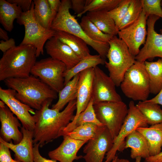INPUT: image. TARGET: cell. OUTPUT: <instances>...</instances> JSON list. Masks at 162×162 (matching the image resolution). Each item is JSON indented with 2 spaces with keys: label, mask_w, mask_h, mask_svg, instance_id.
<instances>
[{
  "label": "cell",
  "mask_w": 162,
  "mask_h": 162,
  "mask_svg": "<svg viewBox=\"0 0 162 162\" xmlns=\"http://www.w3.org/2000/svg\"><path fill=\"white\" fill-rule=\"evenodd\" d=\"M52 102H45L39 110L35 111L34 115L35 124L33 131V144L38 143L40 147L62 136L63 130L75 116L76 100L69 102L61 112L49 108Z\"/></svg>",
  "instance_id": "cell-1"
},
{
  "label": "cell",
  "mask_w": 162,
  "mask_h": 162,
  "mask_svg": "<svg viewBox=\"0 0 162 162\" xmlns=\"http://www.w3.org/2000/svg\"><path fill=\"white\" fill-rule=\"evenodd\" d=\"M4 81L9 88L16 92L17 99L36 110H39L45 102L52 101L58 97V93L32 75L24 78H8Z\"/></svg>",
  "instance_id": "cell-2"
},
{
  "label": "cell",
  "mask_w": 162,
  "mask_h": 162,
  "mask_svg": "<svg viewBox=\"0 0 162 162\" xmlns=\"http://www.w3.org/2000/svg\"><path fill=\"white\" fill-rule=\"evenodd\" d=\"M36 48L31 45H20L4 53L0 60V81L30 75L36 61Z\"/></svg>",
  "instance_id": "cell-3"
},
{
  "label": "cell",
  "mask_w": 162,
  "mask_h": 162,
  "mask_svg": "<svg viewBox=\"0 0 162 162\" xmlns=\"http://www.w3.org/2000/svg\"><path fill=\"white\" fill-rule=\"evenodd\" d=\"M71 0H62L59 11L51 26L55 31H61L72 34L83 40L106 60L109 48L108 42L96 41L90 38L85 33L75 16L70 12Z\"/></svg>",
  "instance_id": "cell-4"
},
{
  "label": "cell",
  "mask_w": 162,
  "mask_h": 162,
  "mask_svg": "<svg viewBox=\"0 0 162 162\" xmlns=\"http://www.w3.org/2000/svg\"><path fill=\"white\" fill-rule=\"evenodd\" d=\"M108 43L109 48L106 56L108 61H106L105 64L109 76L116 86H119L126 72L136 60L124 42L116 36L113 37Z\"/></svg>",
  "instance_id": "cell-5"
},
{
  "label": "cell",
  "mask_w": 162,
  "mask_h": 162,
  "mask_svg": "<svg viewBox=\"0 0 162 162\" xmlns=\"http://www.w3.org/2000/svg\"><path fill=\"white\" fill-rule=\"evenodd\" d=\"M120 86L124 94L133 101L147 100L150 93V84L144 62L136 61L126 72Z\"/></svg>",
  "instance_id": "cell-6"
},
{
  "label": "cell",
  "mask_w": 162,
  "mask_h": 162,
  "mask_svg": "<svg viewBox=\"0 0 162 162\" xmlns=\"http://www.w3.org/2000/svg\"><path fill=\"white\" fill-rule=\"evenodd\" d=\"M34 6L33 1L30 9L22 12L16 19V22L23 25L25 28L24 36L20 45H31L34 46L37 57L44 54L45 44L54 36L56 31L44 28L36 20L34 14Z\"/></svg>",
  "instance_id": "cell-7"
},
{
  "label": "cell",
  "mask_w": 162,
  "mask_h": 162,
  "mask_svg": "<svg viewBox=\"0 0 162 162\" xmlns=\"http://www.w3.org/2000/svg\"><path fill=\"white\" fill-rule=\"evenodd\" d=\"M93 107L97 119L108 128L114 140L128 114L127 105L122 101L103 102L93 104Z\"/></svg>",
  "instance_id": "cell-8"
},
{
  "label": "cell",
  "mask_w": 162,
  "mask_h": 162,
  "mask_svg": "<svg viewBox=\"0 0 162 162\" xmlns=\"http://www.w3.org/2000/svg\"><path fill=\"white\" fill-rule=\"evenodd\" d=\"M67 70L64 63L50 57L36 61L31 74L58 93L64 86V74Z\"/></svg>",
  "instance_id": "cell-9"
},
{
  "label": "cell",
  "mask_w": 162,
  "mask_h": 162,
  "mask_svg": "<svg viewBox=\"0 0 162 162\" xmlns=\"http://www.w3.org/2000/svg\"><path fill=\"white\" fill-rule=\"evenodd\" d=\"M148 124L142 114L138 109L133 100L129 104L128 114L118 134L113 140V146L106 154L104 162H111L116 156L117 152L124 150L127 136L134 130L140 127H148Z\"/></svg>",
  "instance_id": "cell-10"
},
{
  "label": "cell",
  "mask_w": 162,
  "mask_h": 162,
  "mask_svg": "<svg viewBox=\"0 0 162 162\" xmlns=\"http://www.w3.org/2000/svg\"><path fill=\"white\" fill-rule=\"evenodd\" d=\"M92 98L93 104L103 102L122 101L114 82L98 66L93 68Z\"/></svg>",
  "instance_id": "cell-11"
},
{
  "label": "cell",
  "mask_w": 162,
  "mask_h": 162,
  "mask_svg": "<svg viewBox=\"0 0 162 162\" xmlns=\"http://www.w3.org/2000/svg\"><path fill=\"white\" fill-rule=\"evenodd\" d=\"M16 92L10 88L4 89L0 87V99L8 106L20 121L22 127L33 131L35 127V119L34 109L17 99Z\"/></svg>",
  "instance_id": "cell-12"
},
{
  "label": "cell",
  "mask_w": 162,
  "mask_h": 162,
  "mask_svg": "<svg viewBox=\"0 0 162 162\" xmlns=\"http://www.w3.org/2000/svg\"><path fill=\"white\" fill-rule=\"evenodd\" d=\"M113 143L109 130L104 125L100 126L95 136L88 141L83 148L86 162H103L105 155L112 148Z\"/></svg>",
  "instance_id": "cell-13"
},
{
  "label": "cell",
  "mask_w": 162,
  "mask_h": 162,
  "mask_svg": "<svg viewBox=\"0 0 162 162\" xmlns=\"http://www.w3.org/2000/svg\"><path fill=\"white\" fill-rule=\"evenodd\" d=\"M147 19L142 11L135 22L119 31L118 33V38L124 42L130 53L135 57L139 53L140 46L146 42Z\"/></svg>",
  "instance_id": "cell-14"
},
{
  "label": "cell",
  "mask_w": 162,
  "mask_h": 162,
  "mask_svg": "<svg viewBox=\"0 0 162 162\" xmlns=\"http://www.w3.org/2000/svg\"><path fill=\"white\" fill-rule=\"evenodd\" d=\"M160 18L154 15H150L148 18L146 42L135 57L136 61L144 62L147 59L152 60L155 57L162 58V34L158 33L154 28L156 22Z\"/></svg>",
  "instance_id": "cell-15"
},
{
  "label": "cell",
  "mask_w": 162,
  "mask_h": 162,
  "mask_svg": "<svg viewBox=\"0 0 162 162\" xmlns=\"http://www.w3.org/2000/svg\"><path fill=\"white\" fill-rule=\"evenodd\" d=\"M93 68L80 73L76 100V112L73 120L63 130L64 133L70 132L79 115L86 108L92 98Z\"/></svg>",
  "instance_id": "cell-16"
},
{
  "label": "cell",
  "mask_w": 162,
  "mask_h": 162,
  "mask_svg": "<svg viewBox=\"0 0 162 162\" xmlns=\"http://www.w3.org/2000/svg\"><path fill=\"white\" fill-rule=\"evenodd\" d=\"M18 120L5 104L0 100V137L5 141L10 142L13 140L14 144H17L22 140L23 134L19 129L21 127Z\"/></svg>",
  "instance_id": "cell-17"
},
{
  "label": "cell",
  "mask_w": 162,
  "mask_h": 162,
  "mask_svg": "<svg viewBox=\"0 0 162 162\" xmlns=\"http://www.w3.org/2000/svg\"><path fill=\"white\" fill-rule=\"evenodd\" d=\"M44 47L50 57L65 64L67 70L73 67L81 59L68 46L55 36L47 40Z\"/></svg>",
  "instance_id": "cell-18"
},
{
  "label": "cell",
  "mask_w": 162,
  "mask_h": 162,
  "mask_svg": "<svg viewBox=\"0 0 162 162\" xmlns=\"http://www.w3.org/2000/svg\"><path fill=\"white\" fill-rule=\"evenodd\" d=\"M63 140L60 145L55 149L49 152V157L52 159L60 162H73L83 157L77 156V152L86 141L74 139L67 134L63 136Z\"/></svg>",
  "instance_id": "cell-19"
},
{
  "label": "cell",
  "mask_w": 162,
  "mask_h": 162,
  "mask_svg": "<svg viewBox=\"0 0 162 162\" xmlns=\"http://www.w3.org/2000/svg\"><path fill=\"white\" fill-rule=\"evenodd\" d=\"M23 137L20 142L14 144L12 141L7 142L0 137V142L8 146L15 153V158L21 162H34L33 158V131L24 127L21 128Z\"/></svg>",
  "instance_id": "cell-20"
},
{
  "label": "cell",
  "mask_w": 162,
  "mask_h": 162,
  "mask_svg": "<svg viewBox=\"0 0 162 162\" xmlns=\"http://www.w3.org/2000/svg\"><path fill=\"white\" fill-rule=\"evenodd\" d=\"M130 148V157L133 159L137 157L146 158L150 156L147 141L145 137L136 130L128 135L125 140L124 149Z\"/></svg>",
  "instance_id": "cell-21"
},
{
  "label": "cell",
  "mask_w": 162,
  "mask_h": 162,
  "mask_svg": "<svg viewBox=\"0 0 162 162\" xmlns=\"http://www.w3.org/2000/svg\"><path fill=\"white\" fill-rule=\"evenodd\" d=\"M136 130L146 139L148 146L150 156L160 153L162 148V123L151 125L149 127H140Z\"/></svg>",
  "instance_id": "cell-22"
},
{
  "label": "cell",
  "mask_w": 162,
  "mask_h": 162,
  "mask_svg": "<svg viewBox=\"0 0 162 162\" xmlns=\"http://www.w3.org/2000/svg\"><path fill=\"white\" fill-rule=\"evenodd\" d=\"M22 10L16 4L7 0H0V22L4 29L11 32L14 28V22L21 15Z\"/></svg>",
  "instance_id": "cell-23"
},
{
  "label": "cell",
  "mask_w": 162,
  "mask_h": 162,
  "mask_svg": "<svg viewBox=\"0 0 162 162\" xmlns=\"http://www.w3.org/2000/svg\"><path fill=\"white\" fill-rule=\"evenodd\" d=\"M86 15L103 33L112 37L118 35L119 30L108 12H88Z\"/></svg>",
  "instance_id": "cell-24"
},
{
  "label": "cell",
  "mask_w": 162,
  "mask_h": 162,
  "mask_svg": "<svg viewBox=\"0 0 162 162\" xmlns=\"http://www.w3.org/2000/svg\"><path fill=\"white\" fill-rule=\"evenodd\" d=\"M54 36L68 46L81 58L90 54L87 44L80 38L72 34L61 31H56Z\"/></svg>",
  "instance_id": "cell-25"
},
{
  "label": "cell",
  "mask_w": 162,
  "mask_h": 162,
  "mask_svg": "<svg viewBox=\"0 0 162 162\" xmlns=\"http://www.w3.org/2000/svg\"><path fill=\"white\" fill-rule=\"evenodd\" d=\"M106 60L99 55H89L81 59L71 68L66 70L64 74V86L75 76L87 69L94 68L99 64H105Z\"/></svg>",
  "instance_id": "cell-26"
},
{
  "label": "cell",
  "mask_w": 162,
  "mask_h": 162,
  "mask_svg": "<svg viewBox=\"0 0 162 162\" xmlns=\"http://www.w3.org/2000/svg\"><path fill=\"white\" fill-rule=\"evenodd\" d=\"M148 76L150 93L157 94L162 88V58L155 62H144Z\"/></svg>",
  "instance_id": "cell-27"
},
{
  "label": "cell",
  "mask_w": 162,
  "mask_h": 162,
  "mask_svg": "<svg viewBox=\"0 0 162 162\" xmlns=\"http://www.w3.org/2000/svg\"><path fill=\"white\" fill-rule=\"evenodd\" d=\"M79 77L80 73L74 76L59 92L58 100L52 109L60 111L69 102L76 99Z\"/></svg>",
  "instance_id": "cell-28"
},
{
  "label": "cell",
  "mask_w": 162,
  "mask_h": 162,
  "mask_svg": "<svg viewBox=\"0 0 162 162\" xmlns=\"http://www.w3.org/2000/svg\"><path fill=\"white\" fill-rule=\"evenodd\" d=\"M136 106L148 124L152 125L162 123V109L159 104L146 100L139 101Z\"/></svg>",
  "instance_id": "cell-29"
},
{
  "label": "cell",
  "mask_w": 162,
  "mask_h": 162,
  "mask_svg": "<svg viewBox=\"0 0 162 162\" xmlns=\"http://www.w3.org/2000/svg\"><path fill=\"white\" fill-rule=\"evenodd\" d=\"M34 14L36 20L43 27L51 29L53 20L48 0H34Z\"/></svg>",
  "instance_id": "cell-30"
},
{
  "label": "cell",
  "mask_w": 162,
  "mask_h": 162,
  "mask_svg": "<svg viewBox=\"0 0 162 162\" xmlns=\"http://www.w3.org/2000/svg\"><path fill=\"white\" fill-rule=\"evenodd\" d=\"M80 24L87 36L94 40L102 42H108L112 37L101 31L86 15L82 17Z\"/></svg>",
  "instance_id": "cell-31"
},
{
  "label": "cell",
  "mask_w": 162,
  "mask_h": 162,
  "mask_svg": "<svg viewBox=\"0 0 162 162\" xmlns=\"http://www.w3.org/2000/svg\"><path fill=\"white\" fill-rule=\"evenodd\" d=\"M101 126L93 123H87L78 126L65 134L76 140L88 142L95 136Z\"/></svg>",
  "instance_id": "cell-32"
},
{
  "label": "cell",
  "mask_w": 162,
  "mask_h": 162,
  "mask_svg": "<svg viewBox=\"0 0 162 162\" xmlns=\"http://www.w3.org/2000/svg\"><path fill=\"white\" fill-rule=\"evenodd\" d=\"M142 11V0H131L128 11L118 26L119 31L135 22L140 16Z\"/></svg>",
  "instance_id": "cell-33"
},
{
  "label": "cell",
  "mask_w": 162,
  "mask_h": 162,
  "mask_svg": "<svg viewBox=\"0 0 162 162\" xmlns=\"http://www.w3.org/2000/svg\"><path fill=\"white\" fill-rule=\"evenodd\" d=\"M121 0H90V2L86 6L84 11L77 15L78 17H81L83 14L88 12L100 11L109 12L116 8Z\"/></svg>",
  "instance_id": "cell-34"
},
{
  "label": "cell",
  "mask_w": 162,
  "mask_h": 162,
  "mask_svg": "<svg viewBox=\"0 0 162 162\" xmlns=\"http://www.w3.org/2000/svg\"><path fill=\"white\" fill-rule=\"evenodd\" d=\"M87 123H93L99 126L104 125L96 117L92 98L86 108L78 117L70 132L78 126Z\"/></svg>",
  "instance_id": "cell-35"
},
{
  "label": "cell",
  "mask_w": 162,
  "mask_h": 162,
  "mask_svg": "<svg viewBox=\"0 0 162 162\" xmlns=\"http://www.w3.org/2000/svg\"><path fill=\"white\" fill-rule=\"evenodd\" d=\"M131 1L121 0L116 8L108 12L109 14L114 21L118 28L121 22L128 10Z\"/></svg>",
  "instance_id": "cell-36"
},
{
  "label": "cell",
  "mask_w": 162,
  "mask_h": 162,
  "mask_svg": "<svg viewBox=\"0 0 162 162\" xmlns=\"http://www.w3.org/2000/svg\"><path fill=\"white\" fill-rule=\"evenodd\" d=\"M142 11L148 19L151 15L162 18V8L161 0H142Z\"/></svg>",
  "instance_id": "cell-37"
},
{
  "label": "cell",
  "mask_w": 162,
  "mask_h": 162,
  "mask_svg": "<svg viewBox=\"0 0 162 162\" xmlns=\"http://www.w3.org/2000/svg\"><path fill=\"white\" fill-rule=\"evenodd\" d=\"M10 148L6 146L0 142V162H14L11 155Z\"/></svg>",
  "instance_id": "cell-38"
},
{
  "label": "cell",
  "mask_w": 162,
  "mask_h": 162,
  "mask_svg": "<svg viewBox=\"0 0 162 162\" xmlns=\"http://www.w3.org/2000/svg\"><path fill=\"white\" fill-rule=\"evenodd\" d=\"M88 0H71V8L77 15L81 14L88 4Z\"/></svg>",
  "instance_id": "cell-39"
},
{
  "label": "cell",
  "mask_w": 162,
  "mask_h": 162,
  "mask_svg": "<svg viewBox=\"0 0 162 162\" xmlns=\"http://www.w3.org/2000/svg\"><path fill=\"white\" fill-rule=\"evenodd\" d=\"M38 143L34 144L33 145V152L34 162H56V160L53 159H49L42 157L40 154Z\"/></svg>",
  "instance_id": "cell-40"
},
{
  "label": "cell",
  "mask_w": 162,
  "mask_h": 162,
  "mask_svg": "<svg viewBox=\"0 0 162 162\" xmlns=\"http://www.w3.org/2000/svg\"><path fill=\"white\" fill-rule=\"evenodd\" d=\"M10 3L16 4L20 7L23 12H26L29 10L31 7L33 2L32 0H7Z\"/></svg>",
  "instance_id": "cell-41"
},
{
  "label": "cell",
  "mask_w": 162,
  "mask_h": 162,
  "mask_svg": "<svg viewBox=\"0 0 162 162\" xmlns=\"http://www.w3.org/2000/svg\"><path fill=\"white\" fill-rule=\"evenodd\" d=\"M48 2L50 8L53 21L59 11L61 1L60 0H48Z\"/></svg>",
  "instance_id": "cell-42"
},
{
  "label": "cell",
  "mask_w": 162,
  "mask_h": 162,
  "mask_svg": "<svg viewBox=\"0 0 162 162\" xmlns=\"http://www.w3.org/2000/svg\"><path fill=\"white\" fill-rule=\"evenodd\" d=\"M16 46L15 40L13 38L7 40H1L0 41V50L3 53Z\"/></svg>",
  "instance_id": "cell-43"
},
{
  "label": "cell",
  "mask_w": 162,
  "mask_h": 162,
  "mask_svg": "<svg viewBox=\"0 0 162 162\" xmlns=\"http://www.w3.org/2000/svg\"><path fill=\"white\" fill-rule=\"evenodd\" d=\"M145 162H162V151L159 154L150 156L145 159Z\"/></svg>",
  "instance_id": "cell-44"
},
{
  "label": "cell",
  "mask_w": 162,
  "mask_h": 162,
  "mask_svg": "<svg viewBox=\"0 0 162 162\" xmlns=\"http://www.w3.org/2000/svg\"><path fill=\"white\" fill-rule=\"evenodd\" d=\"M149 102L157 104L162 106V88L157 95L152 98L147 100Z\"/></svg>",
  "instance_id": "cell-45"
},
{
  "label": "cell",
  "mask_w": 162,
  "mask_h": 162,
  "mask_svg": "<svg viewBox=\"0 0 162 162\" xmlns=\"http://www.w3.org/2000/svg\"><path fill=\"white\" fill-rule=\"evenodd\" d=\"M0 38L4 40L9 39L7 32L1 28H0Z\"/></svg>",
  "instance_id": "cell-46"
},
{
  "label": "cell",
  "mask_w": 162,
  "mask_h": 162,
  "mask_svg": "<svg viewBox=\"0 0 162 162\" xmlns=\"http://www.w3.org/2000/svg\"><path fill=\"white\" fill-rule=\"evenodd\" d=\"M116 162H130V161L127 159L124 158L119 159L118 158Z\"/></svg>",
  "instance_id": "cell-47"
},
{
  "label": "cell",
  "mask_w": 162,
  "mask_h": 162,
  "mask_svg": "<svg viewBox=\"0 0 162 162\" xmlns=\"http://www.w3.org/2000/svg\"><path fill=\"white\" fill-rule=\"evenodd\" d=\"M142 158L141 157H137L135 159V162H141Z\"/></svg>",
  "instance_id": "cell-48"
},
{
  "label": "cell",
  "mask_w": 162,
  "mask_h": 162,
  "mask_svg": "<svg viewBox=\"0 0 162 162\" xmlns=\"http://www.w3.org/2000/svg\"><path fill=\"white\" fill-rule=\"evenodd\" d=\"M118 158V156H116L115 158L112 160L111 162H116L117 159Z\"/></svg>",
  "instance_id": "cell-49"
},
{
  "label": "cell",
  "mask_w": 162,
  "mask_h": 162,
  "mask_svg": "<svg viewBox=\"0 0 162 162\" xmlns=\"http://www.w3.org/2000/svg\"><path fill=\"white\" fill-rule=\"evenodd\" d=\"M15 161L14 162H21V161H20L18 159H17L16 158H15V159H14Z\"/></svg>",
  "instance_id": "cell-50"
},
{
  "label": "cell",
  "mask_w": 162,
  "mask_h": 162,
  "mask_svg": "<svg viewBox=\"0 0 162 162\" xmlns=\"http://www.w3.org/2000/svg\"><path fill=\"white\" fill-rule=\"evenodd\" d=\"M161 7H162V1L161 2ZM160 34H162V28L160 29Z\"/></svg>",
  "instance_id": "cell-51"
}]
</instances>
